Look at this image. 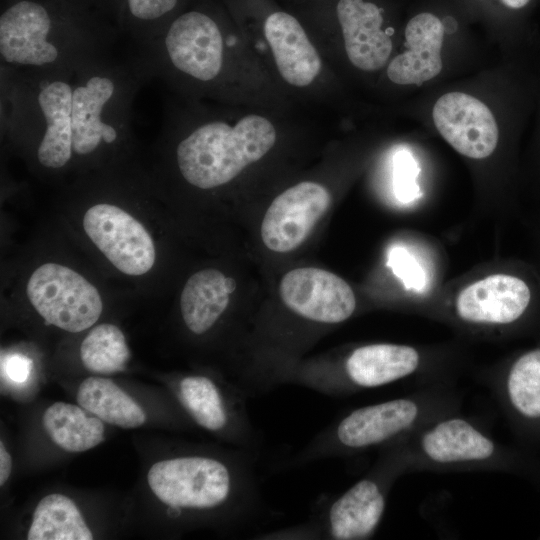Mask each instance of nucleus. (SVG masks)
<instances>
[{
	"mask_svg": "<svg viewBox=\"0 0 540 540\" xmlns=\"http://www.w3.org/2000/svg\"><path fill=\"white\" fill-rule=\"evenodd\" d=\"M148 74L138 57L110 52L53 71L1 68V126L31 143L37 163L57 171L117 147L130 134L134 98Z\"/></svg>",
	"mask_w": 540,
	"mask_h": 540,
	"instance_id": "obj_1",
	"label": "nucleus"
},
{
	"mask_svg": "<svg viewBox=\"0 0 540 540\" xmlns=\"http://www.w3.org/2000/svg\"><path fill=\"white\" fill-rule=\"evenodd\" d=\"M118 29L77 0H1V68L63 69L109 53Z\"/></svg>",
	"mask_w": 540,
	"mask_h": 540,
	"instance_id": "obj_2",
	"label": "nucleus"
},
{
	"mask_svg": "<svg viewBox=\"0 0 540 540\" xmlns=\"http://www.w3.org/2000/svg\"><path fill=\"white\" fill-rule=\"evenodd\" d=\"M276 130L260 115H248L235 125L212 120L182 137L175 159L183 179L209 190L225 185L248 165L260 160L275 144Z\"/></svg>",
	"mask_w": 540,
	"mask_h": 540,
	"instance_id": "obj_3",
	"label": "nucleus"
},
{
	"mask_svg": "<svg viewBox=\"0 0 540 540\" xmlns=\"http://www.w3.org/2000/svg\"><path fill=\"white\" fill-rule=\"evenodd\" d=\"M224 43L222 26L212 12L183 9L140 47L139 58L148 76L178 74L206 84L222 72Z\"/></svg>",
	"mask_w": 540,
	"mask_h": 540,
	"instance_id": "obj_4",
	"label": "nucleus"
},
{
	"mask_svg": "<svg viewBox=\"0 0 540 540\" xmlns=\"http://www.w3.org/2000/svg\"><path fill=\"white\" fill-rule=\"evenodd\" d=\"M418 413V405L407 398L359 407L316 434L289 464H306L389 442L409 429Z\"/></svg>",
	"mask_w": 540,
	"mask_h": 540,
	"instance_id": "obj_5",
	"label": "nucleus"
},
{
	"mask_svg": "<svg viewBox=\"0 0 540 540\" xmlns=\"http://www.w3.org/2000/svg\"><path fill=\"white\" fill-rule=\"evenodd\" d=\"M420 361L417 350L407 345L375 343L354 349L336 367L307 365L294 369L287 384L324 395H340L351 389H370L411 375Z\"/></svg>",
	"mask_w": 540,
	"mask_h": 540,
	"instance_id": "obj_6",
	"label": "nucleus"
},
{
	"mask_svg": "<svg viewBox=\"0 0 540 540\" xmlns=\"http://www.w3.org/2000/svg\"><path fill=\"white\" fill-rule=\"evenodd\" d=\"M27 297L47 324L77 333L99 319L103 304L99 291L75 270L45 263L31 274Z\"/></svg>",
	"mask_w": 540,
	"mask_h": 540,
	"instance_id": "obj_7",
	"label": "nucleus"
},
{
	"mask_svg": "<svg viewBox=\"0 0 540 540\" xmlns=\"http://www.w3.org/2000/svg\"><path fill=\"white\" fill-rule=\"evenodd\" d=\"M386 505L383 485L372 477L359 480L326 504L311 520L273 531L264 538L358 540L373 535Z\"/></svg>",
	"mask_w": 540,
	"mask_h": 540,
	"instance_id": "obj_8",
	"label": "nucleus"
},
{
	"mask_svg": "<svg viewBox=\"0 0 540 540\" xmlns=\"http://www.w3.org/2000/svg\"><path fill=\"white\" fill-rule=\"evenodd\" d=\"M177 396L197 425L225 435L238 448L258 455L261 437L250 419L247 395L240 387L228 391L209 376L187 375L178 382Z\"/></svg>",
	"mask_w": 540,
	"mask_h": 540,
	"instance_id": "obj_9",
	"label": "nucleus"
},
{
	"mask_svg": "<svg viewBox=\"0 0 540 540\" xmlns=\"http://www.w3.org/2000/svg\"><path fill=\"white\" fill-rule=\"evenodd\" d=\"M83 228L90 240L122 273L140 276L153 267L155 245L145 227L117 205L99 203L87 209Z\"/></svg>",
	"mask_w": 540,
	"mask_h": 540,
	"instance_id": "obj_10",
	"label": "nucleus"
},
{
	"mask_svg": "<svg viewBox=\"0 0 540 540\" xmlns=\"http://www.w3.org/2000/svg\"><path fill=\"white\" fill-rule=\"evenodd\" d=\"M283 304L295 315L322 325L344 322L356 309L350 285L324 269L297 268L286 273L279 285Z\"/></svg>",
	"mask_w": 540,
	"mask_h": 540,
	"instance_id": "obj_11",
	"label": "nucleus"
},
{
	"mask_svg": "<svg viewBox=\"0 0 540 540\" xmlns=\"http://www.w3.org/2000/svg\"><path fill=\"white\" fill-rule=\"evenodd\" d=\"M330 194L321 184L301 182L278 195L268 207L262 224L265 246L278 253L299 247L325 214Z\"/></svg>",
	"mask_w": 540,
	"mask_h": 540,
	"instance_id": "obj_12",
	"label": "nucleus"
},
{
	"mask_svg": "<svg viewBox=\"0 0 540 540\" xmlns=\"http://www.w3.org/2000/svg\"><path fill=\"white\" fill-rule=\"evenodd\" d=\"M442 137L460 154L472 159L490 156L498 143V127L490 109L462 92L442 95L432 111Z\"/></svg>",
	"mask_w": 540,
	"mask_h": 540,
	"instance_id": "obj_13",
	"label": "nucleus"
},
{
	"mask_svg": "<svg viewBox=\"0 0 540 540\" xmlns=\"http://www.w3.org/2000/svg\"><path fill=\"white\" fill-rule=\"evenodd\" d=\"M334 14L350 62L364 71L382 68L392 51L393 32L383 27L384 8L372 0H337Z\"/></svg>",
	"mask_w": 540,
	"mask_h": 540,
	"instance_id": "obj_14",
	"label": "nucleus"
},
{
	"mask_svg": "<svg viewBox=\"0 0 540 540\" xmlns=\"http://www.w3.org/2000/svg\"><path fill=\"white\" fill-rule=\"evenodd\" d=\"M531 299V288L524 279L499 273L466 286L457 296L455 307L466 322L506 325L525 313Z\"/></svg>",
	"mask_w": 540,
	"mask_h": 540,
	"instance_id": "obj_15",
	"label": "nucleus"
},
{
	"mask_svg": "<svg viewBox=\"0 0 540 540\" xmlns=\"http://www.w3.org/2000/svg\"><path fill=\"white\" fill-rule=\"evenodd\" d=\"M263 32L283 79L297 87L311 84L320 73L321 60L299 20L274 10L266 15Z\"/></svg>",
	"mask_w": 540,
	"mask_h": 540,
	"instance_id": "obj_16",
	"label": "nucleus"
},
{
	"mask_svg": "<svg viewBox=\"0 0 540 540\" xmlns=\"http://www.w3.org/2000/svg\"><path fill=\"white\" fill-rule=\"evenodd\" d=\"M445 26L431 12L413 16L405 27L407 50L397 55L387 68L389 79L401 85L421 84L442 70L441 47Z\"/></svg>",
	"mask_w": 540,
	"mask_h": 540,
	"instance_id": "obj_17",
	"label": "nucleus"
},
{
	"mask_svg": "<svg viewBox=\"0 0 540 540\" xmlns=\"http://www.w3.org/2000/svg\"><path fill=\"white\" fill-rule=\"evenodd\" d=\"M421 447L436 463L484 461L495 452L493 441L461 418L438 422L423 435Z\"/></svg>",
	"mask_w": 540,
	"mask_h": 540,
	"instance_id": "obj_18",
	"label": "nucleus"
},
{
	"mask_svg": "<svg viewBox=\"0 0 540 540\" xmlns=\"http://www.w3.org/2000/svg\"><path fill=\"white\" fill-rule=\"evenodd\" d=\"M225 279L217 269L200 270L188 278L180 296V311L191 333H207L227 309L230 293Z\"/></svg>",
	"mask_w": 540,
	"mask_h": 540,
	"instance_id": "obj_19",
	"label": "nucleus"
},
{
	"mask_svg": "<svg viewBox=\"0 0 540 540\" xmlns=\"http://www.w3.org/2000/svg\"><path fill=\"white\" fill-rule=\"evenodd\" d=\"M76 400L89 413L121 428H136L146 420L143 409L108 378H86L78 387Z\"/></svg>",
	"mask_w": 540,
	"mask_h": 540,
	"instance_id": "obj_20",
	"label": "nucleus"
},
{
	"mask_svg": "<svg viewBox=\"0 0 540 540\" xmlns=\"http://www.w3.org/2000/svg\"><path fill=\"white\" fill-rule=\"evenodd\" d=\"M81 406L55 402L43 414L42 423L51 440L67 452H83L104 440V425Z\"/></svg>",
	"mask_w": 540,
	"mask_h": 540,
	"instance_id": "obj_21",
	"label": "nucleus"
},
{
	"mask_svg": "<svg viewBox=\"0 0 540 540\" xmlns=\"http://www.w3.org/2000/svg\"><path fill=\"white\" fill-rule=\"evenodd\" d=\"M186 0H112L109 17L142 47L184 9Z\"/></svg>",
	"mask_w": 540,
	"mask_h": 540,
	"instance_id": "obj_22",
	"label": "nucleus"
},
{
	"mask_svg": "<svg viewBox=\"0 0 540 540\" xmlns=\"http://www.w3.org/2000/svg\"><path fill=\"white\" fill-rule=\"evenodd\" d=\"M28 540H91L93 534L76 504L62 494H50L37 504Z\"/></svg>",
	"mask_w": 540,
	"mask_h": 540,
	"instance_id": "obj_23",
	"label": "nucleus"
},
{
	"mask_svg": "<svg viewBox=\"0 0 540 540\" xmlns=\"http://www.w3.org/2000/svg\"><path fill=\"white\" fill-rule=\"evenodd\" d=\"M80 357L88 371L111 374L125 368L130 359V350L120 328L103 323L95 326L84 338Z\"/></svg>",
	"mask_w": 540,
	"mask_h": 540,
	"instance_id": "obj_24",
	"label": "nucleus"
},
{
	"mask_svg": "<svg viewBox=\"0 0 540 540\" xmlns=\"http://www.w3.org/2000/svg\"><path fill=\"white\" fill-rule=\"evenodd\" d=\"M506 389L510 403L520 414L540 418V348L524 353L513 363Z\"/></svg>",
	"mask_w": 540,
	"mask_h": 540,
	"instance_id": "obj_25",
	"label": "nucleus"
},
{
	"mask_svg": "<svg viewBox=\"0 0 540 540\" xmlns=\"http://www.w3.org/2000/svg\"><path fill=\"white\" fill-rule=\"evenodd\" d=\"M418 174L419 166L409 151L401 149L394 155L393 188L398 200L408 203L420 195Z\"/></svg>",
	"mask_w": 540,
	"mask_h": 540,
	"instance_id": "obj_26",
	"label": "nucleus"
},
{
	"mask_svg": "<svg viewBox=\"0 0 540 540\" xmlns=\"http://www.w3.org/2000/svg\"><path fill=\"white\" fill-rule=\"evenodd\" d=\"M30 371V361L19 355L11 356L6 362V373L14 382H23Z\"/></svg>",
	"mask_w": 540,
	"mask_h": 540,
	"instance_id": "obj_27",
	"label": "nucleus"
},
{
	"mask_svg": "<svg viewBox=\"0 0 540 540\" xmlns=\"http://www.w3.org/2000/svg\"><path fill=\"white\" fill-rule=\"evenodd\" d=\"M12 470L11 456L0 442V485L3 486L8 480Z\"/></svg>",
	"mask_w": 540,
	"mask_h": 540,
	"instance_id": "obj_28",
	"label": "nucleus"
},
{
	"mask_svg": "<svg viewBox=\"0 0 540 540\" xmlns=\"http://www.w3.org/2000/svg\"><path fill=\"white\" fill-rule=\"evenodd\" d=\"M93 9L98 10L107 17H109V11L112 0H77Z\"/></svg>",
	"mask_w": 540,
	"mask_h": 540,
	"instance_id": "obj_29",
	"label": "nucleus"
},
{
	"mask_svg": "<svg viewBox=\"0 0 540 540\" xmlns=\"http://www.w3.org/2000/svg\"><path fill=\"white\" fill-rule=\"evenodd\" d=\"M225 286L227 291L231 294L236 289V282L231 277H226Z\"/></svg>",
	"mask_w": 540,
	"mask_h": 540,
	"instance_id": "obj_30",
	"label": "nucleus"
}]
</instances>
